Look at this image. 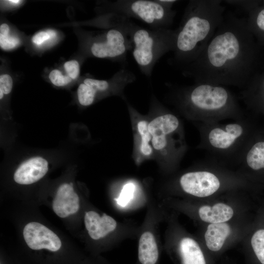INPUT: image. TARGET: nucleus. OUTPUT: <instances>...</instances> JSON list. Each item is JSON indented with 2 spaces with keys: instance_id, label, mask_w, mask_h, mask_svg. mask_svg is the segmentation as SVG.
<instances>
[{
  "instance_id": "obj_1",
  "label": "nucleus",
  "mask_w": 264,
  "mask_h": 264,
  "mask_svg": "<svg viewBox=\"0 0 264 264\" xmlns=\"http://www.w3.org/2000/svg\"><path fill=\"white\" fill-rule=\"evenodd\" d=\"M253 58V46L246 22L226 13L200 55L184 66V76L195 83L242 88L247 82Z\"/></svg>"
},
{
  "instance_id": "obj_2",
  "label": "nucleus",
  "mask_w": 264,
  "mask_h": 264,
  "mask_svg": "<svg viewBox=\"0 0 264 264\" xmlns=\"http://www.w3.org/2000/svg\"><path fill=\"white\" fill-rule=\"evenodd\" d=\"M221 0H189L176 29L172 62L181 68L204 50L222 22L225 7Z\"/></svg>"
},
{
  "instance_id": "obj_3",
  "label": "nucleus",
  "mask_w": 264,
  "mask_h": 264,
  "mask_svg": "<svg viewBox=\"0 0 264 264\" xmlns=\"http://www.w3.org/2000/svg\"><path fill=\"white\" fill-rule=\"evenodd\" d=\"M179 105L202 123L242 117V111L232 93L222 86L195 83L182 88Z\"/></svg>"
},
{
  "instance_id": "obj_4",
  "label": "nucleus",
  "mask_w": 264,
  "mask_h": 264,
  "mask_svg": "<svg viewBox=\"0 0 264 264\" xmlns=\"http://www.w3.org/2000/svg\"><path fill=\"white\" fill-rule=\"evenodd\" d=\"M123 25L131 38L132 56L140 70L146 76L151 77L159 59L174 51L176 29L146 28L127 18Z\"/></svg>"
},
{
  "instance_id": "obj_5",
  "label": "nucleus",
  "mask_w": 264,
  "mask_h": 264,
  "mask_svg": "<svg viewBox=\"0 0 264 264\" xmlns=\"http://www.w3.org/2000/svg\"><path fill=\"white\" fill-rule=\"evenodd\" d=\"M219 122L202 123V148L216 160H240L246 132L242 117L227 124Z\"/></svg>"
},
{
  "instance_id": "obj_6",
  "label": "nucleus",
  "mask_w": 264,
  "mask_h": 264,
  "mask_svg": "<svg viewBox=\"0 0 264 264\" xmlns=\"http://www.w3.org/2000/svg\"><path fill=\"white\" fill-rule=\"evenodd\" d=\"M110 7L113 13L138 20L151 28H169L176 14L157 0H118L112 2Z\"/></svg>"
},
{
  "instance_id": "obj_7",
  "label": "nucleus",
  "mask_w": 264,
  "mask_h": 264,
  "mask_svg": "<svg viewBox=\"0 0 264 264\" xmlns=\"http://www.w3.org/2000/svg\"><path fill=\"white\" fill-rule=\"evenodd\" d=\"M122 16L117 26L108 30L104 34L90 44L91 55L99 58H110L119 62L127 59L128 52L132 50L131 38L123 25Z\"/></svg>"
},
{
  "instance_id": "obj_8",
  "label": "nucleus",
  "mask_w": 264,
  "mask_h": 264,
  "mask_svg": "<svg viewBox=\"0 0 264 264\" xmlns=\"http://www.w3.org/2000/svg\"><path fill=\"white\" fill-rule=\"evenodd\" d=\"M179 182L184 192L200 198L212 195L220 186L219 178L214 174L207 171L187 173L181 176Z\"/></svg>"
},
{
  "instance_id": "obj_9",
  "label": "nucleus",
  "mask_w": 264,
  "mask_h": 264,
  "mask_svg": "<svg viewBox=\"0 0 264 264\" xmlns=\"http://www.w3.org/2000/svg\"><path fill=\"white\" fill-rule=\"evenodd\" d=\"M24 239L29 248L33 250L43 248L53 252L61 247L60 239L53 231L37 222L27 223L23 231Z\"/></svg>"
},
{
  "instance_id": "obj_10",
  "label": "nucleus",
  "mask_w": 264,
  "mask_h": 264,
  "mask_svg": "<svg viewBox=\"0 0 264 264\" xmlns=\"http://www.w3.org/2000/svg\"><path fill=\"white\" fill-rule=\"evenodd\" d=\"M179 121L177 117L170 113L154 118L148 123V128L152 136V144L156 150H162L167 145L168 135L178 128Z\"/></svg>"
},
{
  "instance_id": "obj_11",
  "label": "nucleus",
  "mask_w": 264,
  "mask_h": 264,
  "mask_svg": "<svg viewBox=\"0 0 264 264\" xmlns=\"http://www.w3.org/2000/svg\"><path fill=\"white\" fill-rule=\"evenodd\" d=\"M48 170L47 161L41 156L30 158L22 163L16 170L14 180L18 184L34 183L46 174Z\"/></svg>"
},
{
  "instance_id": "obj_12",
  "label": "nucleus",
  "mask_w": 264,
  "mask_h": 264,
  "mask_svg": "<svg viewBox=\"0 0 264 264\" xmlns=\"http://www.w3.org/2000/svg\"><path fill=\"white\" fill-rule=\"evenodd\" d=\"M52 208L57 215L62 218L78 211L79 198L71 183L60 186L53 201Z\"/></svg>"
},
{
  "instance_id": "obj_13",
  "label": "nucleus",
  "mask_w": 264,
  "mask_h": 264,
  "mask_svg": "<svg viewBox=\"0 0 264 264\" xmlns=\"http://www.w3.org/2000/svg\"><path fill=\"white\" fill-rule=\"evenodd\" d=\"M85 224L88 235L97 240L112 232L116 227V221L112 217L103 214L101 217L97 213L90 211L86 213Z\"/></svg>"
},
{
  "instance_id": "obj_14",
  "label": "nucleus",
  "mask_w": 264,
  "mask_h": 264,
  "mask_svg": "<svg viewBox=\"0 0 264 264\" xmlns=\"http://www.w3.org/2000/svg\"><path fill=\"white\" fill-rule=\"evenodd\" d=\"M159 250L154 235L149 231L143 233L139 239L138 260L140 264H156Z\"/></svg>"
},
{
  "instance_id": "obj_15",
  "label": "nucleus",
  "mask_w": 264,
  "mask_h": 264,
  "mask_svg": "<svg viewBox=\"0 0 264 264\" xmlns=\"http://www.w3.org/2000/svg\"><path fill=\"white\" fill-rule=\"evenodd\" d=\"M200 219L204 221L211 223L224 222L233 216V209L229 206L222 203H216L212 206L204 205L198 210Z\"/></svg>"
},
{
  "instance_id": "obj_16",
  "label": "nucleus",
  "mask_w": 264,
  "mask_h": 264,
  "mask_svg": "<svg viewBox=\"0 0 264 264\" xmlns=\"http://www.w3.org/2000/svg\"><path fill=\"white\" fill-rule=\"evenodd\" d=\"M230 232V227L226 223H210L205 234L207 247L213 251L220 250Z\"/></svg>"
},
{
  "instance_id": "obj_17",
  "label": "nucleus",
  "mask_w": 264,
  "mask_h": 264,
  "mask_svg": "<svg viewBox=\"0 0 264 264\" xmlns=\"http://www.w3.org/2000/svg\"><path fill=\"white\" fill-rule=\"evenodd\" d=\"M179 251L182 264H206L200 247L192 239H182L179 243Z\"/></svg>"
},
{
  "instance_id": "obj_18",
  "label": "nucleus",
  "mask_w": 264,
  "mask_h": 264,
  "mask_svg": "<svg viewBox=\"0 0 264 264\" xmlns=\"http://www.w3.org/2000/svg\"><path fill=\"white\" fill-rule=\"evenodd\" d=\"M244 160L247 166L254 170L264 168V141L255 143L246 152Z\"/></svg>"
},
{
  "instance_id": "obj_19",
  "label": "nucleus",
  "mask_w": 264,
  "mask_h": 264,
  "mask_svg": "<svg viewBox=\"0 0 264 264\" xmlns=\"http://www.w3.org/2000/svg\"><path fill=\"white\" fill-rule=\"evenodd\" d=\"M148 123L145 120H141L137 124V130L141 139L140 150L146 156L152 153V147L149 144L152 136L148 130Z\"/></svg>"
},
{
  "instance_id": "obj_20",
  "label": "nucleus",
  "mask_w": 264,
  "mask_h": 264,
  "mask_svg": "<svg viewBox=\"0 0 264 264\" xmlns=\"http://www.w3.org/2000/svg\"><path fill=\"white\" fill-rule=\"evenodd\" d=\"M96 92L92 87L81 83L77 88V97L79 103L83 106L91 105L95 100Z\"/></svg>"
},
{
  "instance_id": "obj_21",
  "label": "nucleus",
  "mask_w": 264,
  "mask_h": 264,
  "mask_svg": "<svg viewBox=\"0 0 264 264\" xmlns=\"http://www.w3.org/2000/svg\"><path fill=\"white\" fill-rule=\"evenodd\" d=\"M10 28L6 23L0 26V46L4 50L10 49L18 45L20 43L19 38L9 36Z\"/></svg>"
},
{
  "instance_id": "obj_22",
  "label": "nucleus",
  "mask_w": 264,
  "mask_h": 264,
  "mask_svg": "<svg viewBox=\"0 0 264 264\" xmlns=\"http://www.w3.org/2000/svg\"><path fill=\"white\" fill-rule=\"evenodd\" d=\"M251 243L258 260L264 264V229L259 230L254 234Z\"/></svg>"
},
{
  "instance_id": "obj_23",
  "label": "nucleus",
  "mask_w": 264,
  "mask_h": 264,
  "mask_svg": "<svg viewBox=\"0 0 264 264\" xmlns=\"http://www.w3.org/2000/svg\"><path fill=\"white\" fill-rule=\"evenodd\" d=\"M135 190L133 183L129 182L123 186L119 196L116 199L117 204L122 206H126L132 199Z\"/></svg>"
},
{
  "instance_id": "obj_24",
  "label": "nucleus",
  "mask_w": 264,
  "mask_h": 264,
  "mask_svg": "<svg viewBox=\"0 0 264 264\" xmlns=\"http://www.w3.org/2000/svg\"><path fill=\"white\" fill-rule=\"evenodd\" d=\"M246 23L249 29L256 27L257 30L264 32V8L258 11L255 14L252 13Z\"/></svg>"
},
{
  "instance_id": "obj_25",
  "label": "nucleus",
  "mask_w": 264,
  "mask_h": 264,
  "mask_svg": "<svg viewBox=\"0 0 264 264\" xmlns=\"http://www.w3.org/2000/svg\"><path fill=\"white\" fill-rule=\"evenodd\" d=\"M49 79L51 82L57 87H63L69 84L72 79L68 75H63L59 69L52 70L49 74Z\"/></svg>"
},
{
  "instance_id": "obj_26",
  "label": "nucleus",
  "mask_w": 264,
  "mask_h": 264,
  "mask_svg": "<svg viewBox=\"0 0 264 264\" xmlns=\"http://www.w3.org/2000/svg\"><path fill=\"white\" fill-rule=\"evenodd\" d=\"M64 68L68 75L72 80L76 79L80 73V65L78 62L72 60L64 64Z\"/></svg>"
},
{
  "instance_id": "obj_27",
  "label": "nucleus",
  "mask_w": 264,
  "mask_h": 264,
  "mask_svg": "<svg viewBox=\"0 0 264 264\" xmlns=\"http://www.w3.org/2000/svg\"><path fill=\"white\" fill-rule=\"evenodd\" d=\"M13 80L11 77L7 74H2L0 76V91L4 94L10 93L13 88Z\"/></svg>"
},
{
  "instance_id": "obj_28",
  "label": "nucleus",
  "mask_w": 264,
  "mask_h": 264,
  "mask_svg": "<svg viewBox=\"0 0 264 264\" xmlns=\"http://www.w3.org/2000/svg\"><path fill=\"white\" fill-rule=\"evenodd\" d=\"M50 38L51 37L47 31H41L36 34L33 37L32 41L34 44L39 45Z\"/></svg>"
},
{
  "instance_id": "obj_29",
  "label": "nucleus",
  "mask_w": 264,
  "mask_h": 264,
  "mask_svg": "<svg viewBox=\"0 0 264 264\" xmlns=\"http://www.w3.org/2000/svg\"><path fill=\"white\" fill-rule=\"evenodd\" d=\"M157 1L163 6L168 9H172L173 5L178 1L175 0H157Z\"/></svg>"
},
{
  "instance_id": "obj_30",
  "label": "nucleus",
  "mask_w": 264,
  "mask_h": 264,
  "mask_svg": "<svg viewBox=\"0 0 264 264\" xmlns=\"http://www.w3.org/2000/svg\"><path fill=\"white\" fill-rule=\"evenodd\" d=\"M47 32L49 33L51 38L55 37L56 36V32L54 30H48Z\"/></svg>"
},
{
  "instance_id": "obj_31",
  "label": "nucleus",
  "mask_w": 264,
  "mask_h": 264,
  "mask_svg": "<svg viewBox=\"0 0 264 264\" xmlns=\"http://www.w3.org/2000/svg\"><path fill=\"white\" fill-rule=\"evenodd\" d=\"M10 3H13V4H18L21 2V0H8Z\"/></svg>"
},
{
  "instance_id": "obj_32",
  "label": "nucleus",
  "mask_w": 264,
  "mask_h": 264,
  "mask_svg": "<svg viewBox=\"0 0 264 264\" xmlns=\"http://www.w3.org/2000/svg\"><path fill=\"white\" fill-rule=\"evenodd\" d=\"M4 94L2 91H0V99L3 98Z\"/></svg>"
},
{
  "instance_id": "obj_33",
  "label": "nucleus",
  "mask_w": 264,
  "mask_h": 264,
  "mask_svg": "<svg viewBox=\"0 0 264 264\" xmlns=\"http://www.w3.org/2000/svg\"><path fill=\"white\" fill-rule=\"evenodd\" d=\"M262 85H263V87H264V80L263 81Z\"/></svg>"
}]
</instances>
